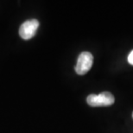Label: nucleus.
I'll list each match as a JSON object with an SVG mask.
<instances>
[{
	"label": "nucleus",
	"instance_id": "nucleus-1",
	"mask_svg": "<svg viewBox=\"0 0 133 133\" xmlns=\"http://www.w3.org/2000/svg\"><path fill=\"white\" fill-rule=\"evenodd\" d=\"M114 101V96L108 92H103L99 94H90L87 98V102L90 106H109L113 105Z\"/></svg>",
	"mask_w": 133,
	"mask_h": 133
},
{
	"label": "nucleus",
	"instance_id": "nucleus-2",
	"mask_svg": "<svg viewBox=\"0 0 133 133\" xmlns=\"http://www.w3.org/2000/svg\"><path fill=\"white\" fill-rule=\"evenodd\" d=\"M92 63H94V56L91 53L87 51L82 52L79 55L74 70L79 75H83L92 68Z\"/></svg>",
	"mask_w": 133,
	"mask_h": 133
},
{
	"label": "nucleus",
	"instance_id": "nucleus-3",
	"mask_svg": "<svg viewBox=\"0 0 133 133\" xmlns=\"http://www.w3.org/2000/svg\"><path fill=\"white\" fill-rule=\"evenodd\" d=\"M40 23L36 19L28 20L23 23L19 28V35L23 40H30L35 36L37 29L39 28Z\"/></svg>",
	"mask_w": 133,
	"mask_h": 133
},
{
	"label": "nucleus",
	"instance_id": "nucleus-4",
	"mask_svg": "<svg viewBox=\"0 0 133 133\" xmlns=\"http://www.w3.org/2000/svg\"><path fill=\"white\" fill-rule=\"evenodd\" d=\"M128 62H129V64H131L133 66V50H131V53L129 54L128 55Z\"/></svg>",
	"mask_w": 133,
	"mask_h": 133
},
{
	"label": "nucleus",
	"instance_id": "nucleus-5",
	"mask_svg": "<svg viewBox=\"0 0 133 133\" xmlns=\"http://www.w3.org/2000/svg\"><path fill=\"white\" fill-rule=\"evenodd\" d=\"M132 118H133V113H132Z\"/></svg>",
	"mask_w": 133,
	"mask_h": 133
}]
</instances>
